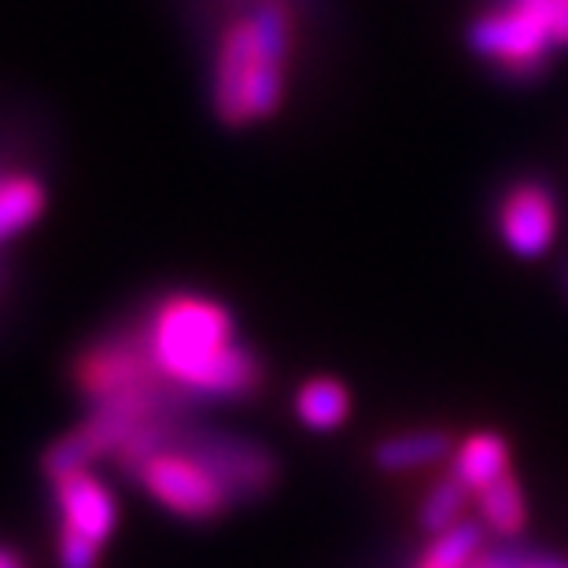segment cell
<instances>
[{
  "mask_svg": "<svg viewBox=\"0 0 568 568\" xmlns=\"http://www.w3.org/2000/svg\"><path fill=\"white\" fill-rule=\"evenodd\" d=\"M126 473H133V480L144 487V495L152 503H159L166 514L181 520H192V525L219 520L236 506V498L222 484V476L196 450L178 439V422L166 432V439L155 450H148L141 462H133Z\"/></svg>",
  "mask_w": 568,
  "mask_h": 568,
  "instance_id": "4",
  "label": "cell"
},
{
  "mask_svg": "<svg viewBox=\"0 0 568 568\" xmlns=\"http://www.w3.org/2000/svg\"><path fill=\"white\" fill-rule=\"evenodd\" d=\"M141 336L159 373L185 399H252L263 388V358L236 339L230 306L203 292L163 295Z\"/></svg>",
  "mask_w": 568,
  "mask_h": 568,
  "instance_id": "1",
  "label": "cell"
},
{
  "mask_svg": "<svg viewBox=\"0 0 568 568\" xmlns=\"http://www.w3.org/2000/svg\"><path fill=\"white\" fill-rule=\"evenodd\" d=\"M465 498L469 491L454 480V476H443L428 487L425 503H422V528L428 536H443V531H450L454 525H462V509H465Z\"/></svg>",
  "mask_w": 568,
  "mask_h": 568,
  "instance_id": "14",
  "label": "cell"
},
{
  "mask_svg": "<svg viewBox=\"0 0 568 568\" xmlns=\"http://www.w3.org/2000/svg\"><path fill=\"white\" fill-rule=\"evenodd\" d=\"M295 417L314 432H336L351 417V392L336 377H311L295 392Z\"/></svg>",
  "mask_w": 568,
  "mask_h": 568,
  "instance_id": "11",
  "label": "cell"
},
{
  "mask_svg": "<svg viewBox=\"0 0 568 568\" xmlns=\"http://www.w3.org/2000/svg\"><path fill=\"white\" fill-rule=\"evenodd\" d=\"M292 60V16L284 0H258L255 11L222 30L214 60V111L225 126L277 115Z\"/></svg>",
  "mask_w": 568,
  "mask_h": 568,
  "instance_id": "2",
  "label": "cell"
},
{
  "mask_svg": "<svg viewBox=\"0 0 568 568\" xmlns=\"http://www.w3.org/2000/svg\"><path fill=\"white\" fill-rule=\"evenodd\" d=\"M0 568H27V561H22L16 550L0 547Z\"/></svg>",
  "mask_w": 568,
  "mask_h": 568,
  "instance_id": "16",
  "label": "cell"
},
{
  "mask_svg": "<svg viewBox=\"0 0 568 568\" xmlns=\"http://www.w3.org/2000/svg\"><path fill=\"white\" fill-rule=\"evenodd\" d=\"M49 203L41 178L27 174V170H0V244L16 241L30 225H38Z\"/></svg>",
  "mask_w": 568,
  "mask_h": 568,
  "instance_id": "10",
  "label": "cell"
},
{
  "mask_svg": "<svg viewBox=\"0 0 568 568\" xmlns=\"http://www.w3.org/2000/svg\"><path fill=\"white\" fill-rule=\"evenodd\" d=\"M498 236L517 258H542L558 236V200L539 178H520L498 203Z\"/></svg>",
  "mask_w": 568,
  "mask_h": 568,
  "instance_id": "7",
  "label": "cell"
},
{
  "mask_svg": "<svg viewBox=\"0 0 568 568\" xmlns=\"http://www.w3.org/2000/svg\"><path fill=\"white\" fill-rule=\"evenodd\" d=\"M484 547V528L476 520H462L443 536H432L428 550L417 558L414 568H469Z\"/></svg>",
  "mask_w": 568,
  "mask_h": 568,
  "instance_id": "13",
  "label": "cell"
},
{
  "mask_svg": "<svg viewBox=\"0 0 568 568\" xmlns=\"http://www.w3.org/2000/svg\"><path fill=\"white\" fill-rule=\"evenodd\" d=\"M178 439L196 450L200 458L222 476V484L230 487L236 503L263 498L270 487L277 484V462L263 443L230 436V432L185 428V425H178Z\"/></svg>",
  "mask_w": 568,
  "mask_h": 568,
  "instance_id": "6",
  "label": "cell"
},
{
  "mask_svg": "<svg viewBox=\"0 0 568 568\" xmlns=\"http://www.w3.org/2000/svg\"><path fill=\"white\" fill-rule=\"evenodd\" d=\"M517 568H568V565L558 558H520Z\"/></svg>",
  "mask_w": 568,
  "mask_h": 568,
  "instance_id": "15",
  "label": "cell"
},
{
  "mask_svg": "<svg viewBox=\"0 0 568 568\" xmlns=\"http://www.w3.org/2000/svg\"><path fill=\"white\" fill-rule=\"evenodd\" d=\"M55 528V558L60 568H97L108 539L119 528V498L93 469H71L49 476Z\"/></svg>",
  "mask_w": 568,
  "mask_h": 568,
  "instance_id": "5",
  "label": "cell"
},
{
  "mask_svg": "<svg viewBox=\"0 0 568 568\" xmlns=\"http://www.w3.org/2000/svg\"><path fill=\"white\" fill-rule=\"evenodd\" d=\"M476 503H480V520L495 531V536L514 539V536L525 531L528 506H525V491H520V484H517L514 473H506L503 480H495L491 487H484V491L476 495Z\"/></svg>",
  "mask_w": 568,
  "mask_h": 568,
  "instance_id": "12",
  "label": "cell"
},
{
  "mask_svg": "<svg viewBox=\"0 0 568 568\" xmlns=\"http://www.w3.org/2000/svg\"><path fill=\"white\" fill-rule=\"evenodd\" d=\"M71 377L89 406H108V410L141 417V422H170L185 403V395L159 373L148 355L141 328L130 336H108L89 344L74 358Z\"/></svg>",
  "mask_w": 568,
  "mask_h": 568,
  "instance_id": "3",
  "label": "cell"
},
{
  "mask_svg": "<svg viewBox=\"0 0 568 568\" xmlns=\"http://www.w3.org/2000/svg\"><path fill=\"white\" fill-rule=\"evenodd\" d=\"M509 473V443L498 432H473L469 439L458 443L450 458V476L469 495H480L484 487L503 480Z\"/></svg>",
  "mask_w": 568,
  "mask_h": 568,
  "instance_id": "9",
  "label": "cell"
},
{
  "mask_svg": "<svg viewBox=\"0 0 568 568\" xmlns=\"http://www.w3.org/2000/svg\"><path fill=\"white\" fill-rule=\"evenodd\" d=\"M443 458H454V436L447 428H417L399 432L373 447V465L381 473H414L425 465H436Z\"/></svg>",
  "mask_w": 568,
  "mask_h": 568,
  "instance_id": "8",
  "label": "cell"
}]
</instances>
